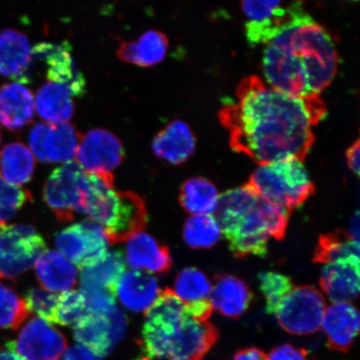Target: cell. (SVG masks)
Returning a JSON list of instances; mask_svg holds the SVG:
<instances>
[{
    "mask_svg": "<svg viewBox=\"0 0 360 360\" xmlns=\"http://www.w3.org/2000/svg\"><path fill=\"white\" fill-rule=\"evenodd\" d=\"M326 114L319 96H292L252 75L241 81L219 116L233 150L260 165L290 158L304 161L314 145L313 128Z\"/></svg>",
    "mask_w": 360,
    "mask_h": 360,
    "instance_id": "1",
    "label": "cell"
},
{
    "mask_svg": "<svg viewBox=\"0 0 360 360\" xmlns=\"http://www.w3.org/2000/svg\"><path fill=\"white\" fill-rule=\"evenodd\" d=\"M264 45V77L283 93L319 96L335 77L339 56L334 39L304 8Z\"/></svg>",
    "mask_w": 360,
    "mask_h": 360,
    "instance_id": "2",
    "label": "cell"
},
{
    "mask_svg": "<svg viewBox=\"0 0 360 360\" xmlns=\"http://www.w3.org/2000/svg\"><path fill=\"white\" fill-rule=\"evenodd\" d=\"M214 217L237 258H264L270 238L285 236L290 211L261 197L248 184L219 195Z\"/></svg>",
    "mask_w": 360,
    "mask_h": 360,
    "instance_id": "3",
    "label": "cell"
},
{
    "mask_svg": "<svg viewBox=\"0 0 360 360\" xmlns=\"http://www.w3.org/2000/svg\"><path fill=\"white\" fill-rule=\"evenodd\" d=\"M146 314L143 360H200L214 345L212 323L193 319L188 304L169 288L160 292Z\"/></svg>",
    "mask_w": 360,
    "mask_h": 360,
    "instance_id": "4",
    "label": "cell"
},
{
    "mask_svg": "<svg viewBox=\"0 0 360 360\" xmlns=\"http://www.w3.org/2000/svg\"><path fill=\"white\" fill-rule=\"evenodd\" d=\"M247 184L264 199L290 212L302 205L315 191L303 161L295 158L260 165Z\"/></svg>",
    "mask_w": 360,
    "mask_h": 360,
    "instance_id": "5",
    "label": "cell"
},
{
    "mask_svg": "<svg viewBox=\"0 0 360 360\" xmlns=\"http://www.w3.org/2000/svg\"><path fill=\"white\" fill-rule=\"evenodd\" d=\"M46 244L33 226L0 225V278L15 280L33 266Z\"/></svg>",
    "mask_w": 360,
    "mask_h": 360,
    "instance_id": "6",
    "label": "cell"
},
{
    "mask_svg": "<svg viewBox=\"0 0 360 360\" xmlns=\"http://www.w3.org/2000/svg\"><path fill=\"white\" fill-rule=\"evenodd\" d=\"M326 309V299L321 291L313 286L301 285L292 288L274 314L278 325L289 334L309 335L321 328Z\"/></svg>",
    "mask_w": 360,
    "mask_h": 360,
    "instance_id": "7",
    "label": "cell"
},
{
    "mask_svg": "<svg viewBox=\"0 0 360 360\" xmlns=\"http://www.w3.org/2000/svg\"><path fill=\"white\" fill-rule=\"evenodd\" d=\"M127 330V318L115 307L109 313H89L74 326L76 341L97 359H105L122 340Z\"/></svg>",
    "mask_w": 360,
    "mask_h": 360,
    "instance_id": "8",
    "label": "cell"
},
{
    "mask_svg": "<svg viewBox=\"0 0 360 360\" xmlns=\"http://www.w3.org/2000/svg\"><path fill=\"white\" fill-rule=\"evenodd\" d=\"M108 240L101 224L93 221L76 223L58 233V251L79 269L93 266L105 257Z\"/></svg>",
    "mask_w": 360,
    "mask_h": 360,
    "instance_id": "9",
    "label": "cell"
},
{
    "mask_svg": "<svg viewBox=\"0 0 360 360\" xmlns=\"http://www.w3.org/2000/svg\"><path fill=\"white\" fill-rule=\"evenodd\" d=\"M87 172L77 162H68L53 171L44 188L45 202L62 223L74 219Z\"/></svg>",
    "mask_w": 360,
    "mask_h": 360,
    "instance_id": "10",
    "label": "cell"
},
{
    "mask_svg": "<svg viewBox=\"0 0 360 360\" xmlns=\"http://www.w3.org/2000/svg\"><path fill=\"white\" fill-rule=\"evenodd\" d=\"M80 135L68 123H37L29 136L30 151L44 163H68L77 151Z\"/></svg>",
    "mask_w": 360,
    "mask_h": 360,
    "instance_id": "11",
    "label": "cell"
},
{
    "mask_svg": "<svg viewBox=\"0 0 360 360\" xmlns=\"http://www.w3.org/2000/svg\"><path fill=\"white\" fill-rule=\"evenodd\" d=\"M76 157L77 163L88 173L112 174L122 163L124 148L115 134L94 129L80 138Z\"/></svg>",
    "mask_w": 360,
    "mask_h": 360,
    "instance_id": "12",
    "label": "cell"
},
{
    "mask_svg": "<svg viewBox=\"0 0 360 360\" xmlns=\"http://www.w3.org/2000/svg\"><path fill=\"white\" fill-rule=\"evenodd\" d=\"M13 349L25 360H58L67 347L60 331L39 317H34L22 328Z\"/></svg>",
    "mask_w": 360,
    "mask_h": 360,
    "instance_id": "13",
    "label": "cell"
},
{
    "mask_svg": "<svg viewBox=\"0 0 360 360\" xmlns=\"http://www.w3.org/2000/svg\"><path fill=\"white\" fill-rule=\"evenodd\" d=\"M31 53L44 60L49 82L64 85L72 96L81 97L86 92V80L72 57L69 43H39L31 49Z\"/></svg>",
    "mask_w": 360,
    "mask_h": 360,
    "instance_id": "14",
    "label": "cell"
},
{
    "mask_svg": "<svg viewBox=\"0 0 360 360\" xmlns=\"http://www.w3.org/2000/svg\"><path fill=\"white\" fill-rule=\"evenodd\" d=\"M117 206L118 192L115 188L114 175L87 172L78 212L105 227L114 217Z\"/></svg>",
    "mask_w": 360,
    "mask_h": 360,
    "instance_id": "15",
    "label": "cell"
},
{
    "mask_svg": "<svg viewBox=\"0 0 360 360\" xmlns=\"http://www.w3.org/2000/svg\"><path fill=\"white\" fill-rule=\"evenodd\" d=\"M145 201L136 193L118 192V206L110 222L103 227L108 241L119 244L141 233L148 223Z\"/></svg>",
    "mask_w": 360,
    "mask_h": 360,
    "instance_id": "16",
    "label": "cell"
},
{
    "mask_svg": "<svg viewBox=\"0 0 360 360\" xmlns=\"http://www.w3.org/2000/svg\"><path fill=\"white\" fill-rule=\"evenodd\" d=\"M359 313L351 303H333L326 307L321 328L327 338L328 347L346 353L359 332Z\"/></svg>",
    "mask_w": 360,
    "mask_h": 360,
    "instance_id": "17",
    "label": "cell"
},
{
    "mask_svg": "<svg viewBox=\"0 0 360 360\" xmlns=\"http://www.w3.org/2000/svg\"><path fill=\"white\" fill-rule=\"evenodd\" d=\"M253 300V292L242 278L228 274L215 276L209 300L219 314L231 319L240 318Z\"/></svg>",
    "mask_w": 360,
    "mask_h": 360,
    "instance_id": "18",
    "label": "cell"
},
{
    "mask_svg": "<svg viewBox=\"0 0 360 360\" xmlns=\"http://www.w3.org/2000/svg\"><path fill=\"white\" fill-rule=\"evenodd\" d=\"M152 148L160 159L179 165L195 152L196 138L188 124L182 120H174L157 133Z\"/></svg>",
    "mask_w": 360,
    "mask_h": 360,
    "instance_id": "19",
    "label": "cell"
},
{
    "mask_svg": "<svg viewBox=\"0 0 360 360\" xmlns=\"http://www.w3.org/2000/svg\"><path fill=\"white\" fill-rule=\"evenodd\" d=\"M319 285L333 303H351L359 294V262L343 261L323 265Z\"/></svg>",
    "mask_w": 360,
    "mask_h": 360,
    "instance_id": "20",
    "label": "cell"
},
{
    "mask_svg": "<svg viewBox=\"0 0 360 360\" xmlns=\"http://www.w3.org/2000/svg\"><path fill=\"white\" fill-rule=\"evenodd\" d=\"M28 38L15 30L0 32V75L27 83L32 64Z\"/></svg>",
    "mask_w": 360,
    "mask_h": 360,
    "instance_id": "21",
    "label": "cell"
},
{
    "mask_svg": "<svg viewBox=\"0 0 360 360\" xmlns=\"http://www.w3.org/2000/svg\"><path fill=\"white\" fill-rule=\"evenodd\" d=\"M126 259L135 270H147L155 274L168 272L173 264L168 248L145 233H139L129 238Z\"/></svg>",
    "mask_w": 360,
    "mask_h": 360,
    "instance_id": "22",
    "label": "cell"
},
{
    "mask_svg": "<svg viewBox=\"0 0 360 360\" xmlns=\"http://www.w3.org/2000/svg\"><path fill=\"white\" fill-rule=\"evenodd\" d=\"M33 94L20 82L0 87V124L15 131L33 120L34 115Z\"/></svg>",
    "mask_w": 360,
    "mask_h": 360,
    "instance_id": "23",
    "label": "cell"
},
{
    "mask_svg": "<svg viewBox=\"0 0 360 360\" xmlns=\"http://www.w3.org/2000/svg\"><path fill=\"white\" fill-rule=\"evenodd\" d=\"M159 283L151 274L141 270L124 273L116 288L120 302L131 311H146L160 294Z\"/></svg>",
    "mask_w": 360,
    "mask_h": 360,
    "instance_id": "24",
    "label": "cell"
},
{
    "mask_svg": "<svg viewBox=\"0 0 360 360\" xmlns=\"http://www.w3.org/2000/svg\"><path fill=\"white\" fill-rule=\"evenodd\" d=\"M123 255L108 252L101 262L81 270L80 292L84 295L111 294L116 296V288L124 272Z\"/></svg>",
    "mask_w": 360,
    "mask_h": 360,
    "instance_id": "25",
    "label": "cell"
},
{
    "mask_svg": "<svg viewBox=\"0 0 360 360\" xmlns=\"http://www.w3.org/2000/svg\"><path fill=\"white\" fill-rule=\"evenodd\" d=\"M36 276L43 289L53 292L71 290L77 271L70 261L55 250H45L34 263Z\"/></svg>",
    "mask_w": 360,
    "mask_h": 360,
    "instance_id": "26",
    "label": "cell"
},
{
    "mask_svg": "<svg viewBox=\"0 0 360 360\" xmlns=\"http://www.w3.org/2000/svg\"><path fill=\"white\" fill-rule=\"evenodd\" d=\"M169 48L167 36L158 30H148L137 41L122 42L117 51L120 60L143 68L160 64Z\"/></svg>",
    "mask_w": 360,
    "mask_h": 360,
    "instance_id": "27",
    "label": "cell"
},
{
    "mask_svg": "<svg viewBox=\"0 0 360 360\" xmlns=\"http://www.w3.org/2000/svg\"><path fill=\"white\" fill-rule=\"evenodd\" d=\"M34 101L39 116L49 124L67 123L74 115V101L64 85L44 84L36 93Z\"/></svg>",
    "mask_w": 360,
    "mask_h": 360,
    "instance_id": "28",
    "label": "cell"
},
{
    "mask_svg": "<svg viewBox=\"0 0 360 360\" xmlns=\"http://www.w3.org/2000/svg\"><path fill=\"white\" fill-rule=\"evenodd\" d=\"M35 169L32 152L24 143H8L0 151V176L6 182L20 186L30 181Z\"/></svg>",
    "mask_w": 360,
    "mask_h": 360,
    "instance_id": "29",
    "label": "cell"
},
{
    "mask_svg": "<svg viewBox=\"0 0 360 360\" xmlns=\"http://www.w3.org/2000/svg\"><path fill=\"white\" fill-rule=\"evenodd\" d=\"M219 200L217 188L205 178L188 179L180 188V205L192 215L212 214L217 209Z\"/></svg>",
    "mask_w": 360,
    "mask_h": 360,
    "instance_id": "30",
    "label": "cell"
},
{
    "mask_svg": "<svg viewBox=\"0 0 360 360\" xmlns=\"http://www.w3.org/2000/svg\"><path fill=\"white\" fill-rule=\"evenodd\" d=\"M313 259L314 263L323 264L343 261L359 262V241L341 231L323 235L319 237Z\"/></svg>",
    "mask_w": 360,
    "mask_h": 360,
    "instance_id": "31",
    "label": "cell"
},
{
    "mask_svg": "<svg viewBox=\"0 0 360 360\" xmlns=\"http://www.w3.org/2000/svg\"><path fill=\"white\" fill-rule=\"evenodd\" d=\"M221 236V229L213 214L192 215L184 225V240L193 249H210Z\"/></svg>",
    "mask_w": 360,
    "mask_h": 360,
    "instance_id": "32",
    "label": "cell"
},
{
    "mask_svg": "<svg viewBox=\"0 0 360 360\" xmlns=\"http://www.w3.org/2000/svg\"><path fill=\"white\" fill-rule=\"evenodd\" d=\"M212 283L195 267L184 268L175 278L173 292L183 302L191 304L209 300Z\"/></svg>",
    "mask_w": 360,
    "mask_h": 360,
    "instance_id": "33",
    "label": "cell"
},
{
    "mask_svg": "<svg viewBox=\"0 0 360 360\" xmlns=\"http://www.w3.org/2000/svg\"><path fill=\"white\" fill-rule=\"evenodd\" d=\"M259 289L265 300V309L269 314H276L281 300L294 288L292 280L285 274L267 271L258 276Z\"/></svg>",
    "mask_w": 360,
    "mask_h": 360,
    "instance_id": "34",
    "label": "cell"
},
{
    "mask_svg": "<svg viewBox=\"0 0 360 360\" xmlns=\"http://www.w3.org/2000/svg\"><path fill=\"white\" fill-rule=\"evenodd\" d=\"M29 314L25 300L11 288L0 285V328L17 330Z\"/></svg>",
    "mask_w": 360,
    "mask_h": 360,
    "instance_id": "35",
    "label": "cell"
},
{
    "mask_svg": "<svg viewBox=\"0 0 360 360\" xmlns=\"http://www.w3.org/2000/svg\"><path fill=\"white\" fill-rule=\"evenodd\" d=\"M88 314L86 300L80 291L70 290L58 295L55 321L56 325L75 326Z\"/></svg>",
    "mask_w": 360,
    "mask_h": 360,
    "instance_id": "36",
    "label": "cell"
},
{
    "mask_svg": "<svg viewBox=\"0 0 360 360\" xmlns=\"http://www.w3.org/2000/svg\"><path fill=\"white\" fill-rule=\"evenodd\" d=\"M58 295L43 288H32L27 292L25 303L29 312H33L49 323H55Z\"/></svg>",
    "mask_w": 360,
    "mask_h": 360,
    "instance_id": "37",
    "label": "cell"
},
{
    "mask_svg": "<svg viewBox=\"0 0 360 360\" xmlns=\"http://www.w3.org/2000/svg\"><path fill=\"white\" fill-rule=\"evenodd\" d=\"M31 200L30 193L25 188L13 186L0 176V209L15 217L22 206Z\"/></svg>",
    "mask_w": 360,
    "mask_h": 360,
    "instance_id": "38",
    "label": "cell"
},
{
    "mask_svg": "<svg viewBox=\"0 0 360 360\" xmlns=\"http://www.w3.org/2000/svg\"><path fill=\"white\" fill-rule=\"evenodd\" d=\"M282 0H240L242 11L249 22L271 19L282 10Z\"/></svg>",
    "mask_w": 360,
    "mask_h": 360,
    "instance_id": "39",
    "label": "cell"
},
{
    "mask_svg": "<svg viewBox=\"0 0 360 360\" xmlns=\"http://www.w3.org/2000/svg\"><path fill=\"white\" fill-rule=\"evenodd\" d=\"M269 360H309L307 351L290 345L278 346L268 355Z\"/></svg>",
    "mask_w": 360,
    "mask_h": 360,
    "instance_id": "40",
    "label": "cell"
},
{
    "mask_svg": "<svg viewBox=\"0 0 360 360\" xmlns=\"http://www.w3.org/2000/svg\"><path fill=\"white\" fill-rule=\"evenodd\" d=\"M359 155L360 146L359 139H358L346 151V160H347L348 166L356 176L359 175Z\"/></svg>",
    "mask_w": 360,
    "mask_h": 360,
    "instance_id": "41",
    "label": "cell"
},
{
    "mask_svg": "<svg viewBox=\"0 0 360 360\" xmlns=\"http://www.w3.org/2000/svg\"><path fill=\"white\" fill-rule=\"evenodd\" d=\"M58 360H94V358L83 346H72Z\"/></svg>",
    "mask_w": 360,
    "mask_h": 360,
    "instance_id": "42",
    "label": "cell"
},
{
    "mask_svg": "<svg viewBox=\"0 0 360 360\" xmlns=\"http://www.w3.org/2000/svg\"><path fill=\"white\" fill-rule=\"evenodd\" d=\"M233 360H269V358L264 351L253 347L238 351Z\"/></svg>",
    "mask_w": 360,
    "mask_h": 360,
    "instance_id": "43",
    "label": "cell"
},
{
    "mask_svg": "<svg viewBox=\"0 0 360 360\" xmlns=\"http://www.w3.org/2000/svg\"><path fill=\"white\" fill-rule=\"evenodd\" d=\"M0 360H25L16 350L13 349L11 342H8L6 347L0 349Z\"/></svg>",
    "mask_w": 360,
    "mask_h": 360,
    "instance_id": "44",
    "label": "cell"
},
{
    "mask_svg": "<svg viewBox=\"0 0 360 360\" xmlns=\"http://www.w3.org/2000/svg\"><path fill=\"white\" fill-rule=\"evenodd\" d=\"M347 235L354 240L359 241V213L356 211L351 219Z\"/></svg>",
    "mask_w": 360,
    "mask_h": 360,
    "instance_id": "45",
    "label": "cell"
},
{
    "mask_svg": "<svg viewBox=\"0 0 360 360\" xmlns=\"http://www.w3.org/2000/svg\"><path fill=\"white\" fill-rule=\"evenodd\" d=\"M11 219L12 217L10 214H8L0 209V225L6 224L8 220Z\"/></svg>",
    "mask_w": 360,
    "mask_h": 360,
    "instance_id": "46",
    "label": "cell"
},
{
    "mask_svg": "<svg viewBox=\"0 0 360 360\" xmlns=\"http://www.w3.org/2000/svg\"><path fill=\"white\" fill-rule=\"evenodd\" d=\"M1 139H2L1 133H0V143H1Z\"/></svg>",
    "mask_w": 360,
    "mask_h": 360,
    "instance_id": "47",
    "label": "cell"
},
{
    "mask_svg": "<svg viewBox=\"0 0 360 360\" xmlns=\"http://www.w3.org/2000/svg\"><path fill=\"white\" fill-rule=\"evenodd\" d=\"M177 360H188V359H177Z\"/></svg>",
    "mask_w": 360,
    "mask_h": 360,
    "instance_id": "48",
    "label": "cell"
},
{
    "mask_svg": "<svg viewBox=\"0 0 360 360\" xmlns=\"http://www.w3.org/2000/svg\"><path fill=\"white\" fill-rule=\"evenodd\" d=\"M353 1H358V0H353Z\"/></svg>",
    "mask_w": 360,
    "mask_h": 360,
    "instance_id": "49",
    "label": "cell"
},
{
    "mask_svg": "<svg viewBox=\"0 0 360 360\" xmlns=\"http://www.w3.org/2000/svg\"><path fill=\"white\" fill-rule=\"evenodd\" d=\"M299 1H300V0H299Z\"/></svg>",
    "mask_w": 360,
    "mask_h": 360,
    "instance_id": "50",
    "label": "cell"
}]
</instances>
